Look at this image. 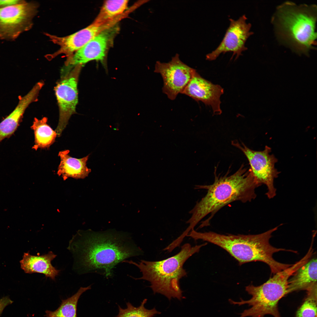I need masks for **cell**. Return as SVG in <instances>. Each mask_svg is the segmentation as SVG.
<instances>
[{"mask_svg": "<svg viewBox=\"0 0 317 317\" xmlns=\"http://www.w3.org/2000/svg\"><path fill=\"white\" fill-rule=\"evenodd\" d=\"M81 232L75 241L72 240L69 247L77 254L82 273L94 272L110 277L118 263L141 253L131 237L124 233L89 230Z\"/></svg>", "mask_w": 317, "mask_h": 317, "instance_id": "6da1fadb", "label": "cell"}, {"mask_svg": "<svg viewBox=\"0 0 317 317\" xmlns=\"http://www.w3.org/2000/svg\"><path fill=\"white\" fill-rule=\"evenodd\" d=\"M211 184L196 185L195 189H205L207 193L189 212L190 218L186 222L189 226L185 230L189 233L203 218L210 216L202 222L199 227L209 225L212 217L220 209L234 201L250 202L256 197L255 190L259 187L249 169L242 166L233 174L229 176L216 175Z\"/></svg>", "mask_w": 317, "mask_h": 317, "instance_id": "7a4b0ae2", "label": "cell"}, {"mask_svg": "<svg viewBox=\"0 0 317 317\" xmlns=\"http://www.w3.org/2000/svg\"><path fill=\"white\" fill-rule=\"evenodd\" d=\"M277 226L264 232L256 235H222L212 232H198L193 229L188 235L195 240H201L218 246L227 252L241 265L247 262L260 261L269 267L274 274L287 268V264L274 260L273 254L280 251L290 250L274 247L269 242L272 234Z\"/></svg>", "mask_w": 317, "mask_h": 317, "instance_id": "3957f363", "label": "cell"}, {"mask_svg": "<svg viewBox=\"0 0 317 317\" xmlns=\"http://www.w3.org/2000/svg\"><path fill=\"white\" fill-rule=\"evenodd\" d=\"M207 244L205 243L192 247L189 243L185 244L177 254L166 259L156 261L141 260L138 263L132 261L124 260L125 262L137 267L142 273L141 277L135 279H143L150 283V287L154 293L161 294L170 300L172 298L181 300L184 298L179 280L187 275L183 265L186 261L200 249Z\"/></svg>", "mask_w": 317, "mask_h": 317, "instance_id": "277c9868", "label": "cell"}, {"mask_svg": "<svg viewBox=\"0 0 317 317\" xmlns=\"http://www.w3.org/2000/svg\"><path fill=\"white\" fill-rule=\"evenodd\" d=\"M273 21L279 37L296 51L307 53L316 45V7L285 2L277 8Z\"/></svg>", "mask_w": 317, "mask_h": 317, "instance_id": "5b68a950", "label": "cell"}, {"mask_svg": "<svg viewBox=\"0 0 317 317\" xmlns=\"http://www.w3.org/2000/svg\"><path fill=\"white\" fill-rule=\"evenodd\" d=\"M295 263L278 272L267 281L259 286L250 284L245 290L252 296L249 299L236 301L231 299L229 301L232 304L239 306L248 304L251 307L240 313V317H264L267 315L273 317H281L278 309L281 299L288 294V281L289 278L299 269Z\"/></svg>", "mask_w": 317, "mask_h": 317, "instance_id": "8992f818", "label": "cell"}, {"mask_svg": "<svg viewBox=\"0 0 317 317\" xmlns=\"http://www.w3.org/2000/svg\"><path fill=\"white\" fill-rule=\"evenodd\" d=\"M232 144L241 150L247 157L250 165V171L258 186L265 185L267 188L266 195L267 198H274L276 191L274 181L279 172L275 167L277 159L274 155L270 154L271 148L266 146L263 151H255L237 141H233Z\"/></svg>", "mask_w": 317, "mask_h": 317, "instance_id": "52a82bcc", "label": "cell"}, {"mask_svg": "<svg viewBox=\"0 0 317 317\" xmlns=\"http://www.w3.org/2000/svg\"><path fill=\"white\" fill-rule=\"evenodd\" d=\"M37 8L35 3L24 1L0 8V39L13 41L30 29Z\"/></svg>", "mask_w": 317, "mask_h": 317, "instance_id": "ba28073f", "label": "cell"}, {"mask_svg": "<svg viewBox=\"0 0 317 317\" xmlns=\"http://www.w3.org/2000/svg\"><path fill=\"white\" fill-rule=\"evenodd\" d=\"M82 65H76L62 75L54 90L59 110L58 123L55 130L60 136L71 116L75 113L78 102V79Z\"/></svg>", "mask_w": 317, "mask_h": 317, "instance_id": "9c48e42d", "label": "cell"}, {"mask_svg": "<svg viewBox=\"0 0 317 317\" xmlns=\"http://www.w3.org/2000/svg\"><path fill=\"white\" fill-rule=\"evenodd\" d=\"M196 71L183 62L178 54L168 63L157 61L154 70L161 75L163 82V92L171 100H174L179 94H182Z\"/></svg>", "mask_w": 317, "mask_h": 317, "instance_id": "30bf717a", "label": "cell"}, {"mask_svg": "<svg viewBox=\"0 0 317 317\" xmlns=\"http://www.w3.org/2000/svg\"><path fill=\"white\" fill-rule=\"evenodd\" d=\"M247 19L244 14L237 20L230 18V25L223 39L215 50L206 55V59L213 60L221 54L228 52H233L231 59L234 55L235 60L242 55L247 50L245 45L247 39L253 33L250 31L251 25L247 22Z\"/></svg>", "mask_w": 317, "mask_h": 317, "instance_id": "8fae6325", "label": "cell"}, {"mask_svg": "<svg viewBox=\"0 0 317 317\" xmlns=\"http://www.w3.org/2000/svg\"><path fill=\"white\" fill-rule=\"evenodd\" d=\"M114 24L112 21L105 23L93 22L92 24L73 34L59 37L47 33L46 35L54 43L58 45L59 49L50 56L52 58L60 54H65L70 58L75 52L79 50L97 35Z\"/></svg>", "mask_w": 317, "mask_h": 317, "instance_id": "7c38bea8", "label": "cell"}, {"mask_svg": "<svg viewBox=\"0 0 317 317\" xmlns=\"http://www.w3.org/2000/svg\"><path fill=\"white\" fill-rule=\"evenodd\" d=\"M223 93L224 90L220 85L205 80L196 71L182 94L210 106L214 114H220L222 112L220 97Z\"/></svg>", "mask_w": 317, "mask_h": 317, "instance_id": "4fadbf2b", "label": "cell"}, {"mask_svg": "<svg viewBox=\"0 0 317 317\" xmlns=\"http://www.w3.org/2000/svg\"><path fill=\"white\" fill-rule=\"evenodd\" d=\"M105 30L95 36L67 60L65 64L66 68L65 69L70 70L71 68L78 65L82 66L93 60L102 61L105 55L109 39L108 34Z\"/></svg>", "mask_w": 317, "mask_h": 317, "instance_id": "5bb4252c", "label": "cell"}, {"mask_svg": "<svg viewBox=\"0 0 317 317\" xmlns=\"http://www.w3.org/2000/svg\"><path fill=\"white\" fill-rule=\"evenodd\" d=\"M56 257L52 252L44 255H33L29 252L24 253L20 261L21 268L26 273H39L54 280L60 270L51 264V262Z\"/></svg>", "mask_w": 317, "mask_h": 317, "instance_id": "9a60e30c", "label": "cell"}, {"mask_svg": "<svg viewBox=\"0 0 317 317\" xmlns=\"http://www.w3.org/2000/svg\"><path fill=\"white\" fill-rule=\"evenodd\" d=\"M69 150L59 152L60 161L57 174L59 176H61L64 180L69 177L83 179L87 176L91 172V169L87 166L89 155L78 159L71 156L69 154Z\"/></svg>", "mask_w": 317, "mask_h": 317, "instance_id": "2e32d148", "label": "cell"}, {"mask_svg": "<svg viewBox=\"0 0 317 317\" xmlns=\"http://www.w3.org/2000/svg\"><path fill=\"white\" fill-rule=\"evenodd\" d=\"M288 281V294L306 291L317 284V259L313 258L299 268Z\"/></svg>", "mask_w": 317, "mask_h": 317, "instance_id": "e0dca14e", "label": "cell"}, {"mask_svg": "<svg viewBox=\"0 0 317 317\" xmlns=\"http://www.w3.org/2000/svg\"><path fill=\"white\" fill-rule=\"evenodd\" d=\"M47 118L44 117L41 119L35 118L31 127L34 134L35 144L33 149L49 148L55 142L57 136L53 130L47 124Z\"/></svg>", "mask_w": 317, "mask_h": 317, "instance_id": "ac0fdd59", "label": "cell"}, {"mask_svg": "<svg viewBox=\"0 0 317 317\" xmlns=\"http://www.w3.org/2000/svg\"><path fill=\"white\" fill-rule=\"evenodd\" d=\"M27 107L25 102H19L14 110L0 123V142L10 137L16 131Z\"/></svg>", "mask_w": 317, "mask_h": 317, "instance_id": "d6986e66", "label": "cell"}, {"mask_svg": "<svg viewBox=\"0 0 317 317\" xmlns=\"http://www.w3.org/2000/svg\"><path fill=\"white\" fill-rule=\"evenodd\" d=\"M91 289V286L81 287L77 292L71 297L63 300L58 308L54 311L46 310V317H77V307L81 295Z\"/></svg>", "mask_w": 317, "mask_h": 317, "instance_id": "ffe728a7", "label": "cell"}, {"mask_svg": "<svg viewBox=\"0 0 317 317\" xmlns=\"http://www.w3.org/2000/svg\"><path fill=\"white\" fill-rule=\"evenodd\" d=\"M128 1L127 0L105 1L94 22L104 23L116 18L127 9Z\"/></svg>", "mask_w": 317, "mask_h": 317, "instance_id": "44dd1931", "label": "cell"}, {"mask_svg": "<svg viewBox=\"0 0 317 317\" xmlns=\"http://www.w3.org/2000/svg\"><path fill=\"white\" fill-rule=\"evenodd\" d=\"M303 302L297 309L295 317H317V284L306 291Z\"/></svg>", "mask_w": 317, "mask_h": 317, "instance_id": "7402d4cb", "label": "cell"}, {"mask_svg": "<svg viewBox=\"0 0 317 317\" xmlns=\"http://www.w3.org/2000/svg\"><path fill=\"white\" fill-rule=\"evenodd\" d=\"M147 301V299H144L138 307L134 306L129 302L127 303V307L125 308H122L119 306V312L116 317H154L156 315L161 313L155 308L151 309L146 308L144 305Z\"/></svg>", "mask_w": 317, "mask_h": 317, "instance_id": "603a6c76", "label": "cell"}, {"mask_svg": "<svg viewBox=\"0 0 317 317\" xmlns=\"http://www.w3.org/2000/svg\"><path fill=\"white\" fill-rule=\"evenodd\" d=\"M21 2V0H0V8L19 4Z\"/></svg>", "mask_w": 317, "mask_h": 317, "instance_id": "cb8c5ba5", "label": "cell"}, {"mask_svg": "<svg viewBox=\"0 0 317 317\" xmlns=\"http://www.w3.org/2000/svg\"><path fill=\"white\" fill-rule=\"evenodd\" d=\"M12 303V301L7 297H5L0 299V315L4 308L7 305Z\"/></svg>", "mask_w": 317, "mask_h": 317, "instance_id": "d4e9b609", "label": "cell"}]
</instances>
